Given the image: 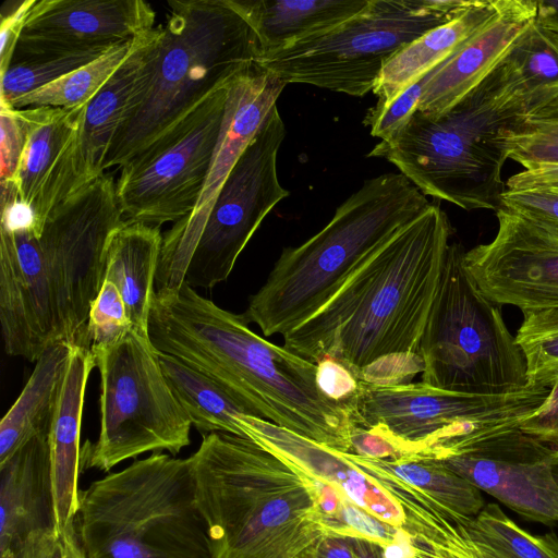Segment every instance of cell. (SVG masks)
Listing matches in <instances>:
<instances>
[{"mask_svg": "<svg viewBox=\"0 0 558 558\" xmlns=\"http://www.w3.org/2000/svg\"><path fill=\"white\" fill-rule=\"evenodd\" d=\"M453 229L430 203L373 253L283 347L315 364L331 357L359 381L392 386L423 372L420 343Z\"/></svg>", "mask_w": 558, "mask_h": 558, "instance_id": "cell-1", "label": "cell"}, {"mask_svg": "<svg viewBox=\"0 0 558 558\" xmlns=\"http://www.w3.org/2000/svg\"><path fill=\"white\" fill-rule=\"evenodd\" d=\"M248 324L183 282L155 292L148 338L157 352L213 379L252 416L349 453L353 424L347 401L319 390L317 364L259 337Z\"/></svg>", "mask_w": 558, "mask_h": 558, "instance_id": "cell-2", "label": "cell"}, {"mask_svg": "<svg viewBox=\"0 0 558 558\" xmlns=\"http://www.w3.org/2000/svg\"><path fill=\"white\" fill-rule=\"evenodd\" d=\"M189 459L214 558H295L330 535L318 484L252 439L206 434Z\"/></svg>", "mask_w": 558, "mask_h": 558, "instance_id": "cell-3", "label": "cell"}, {"mask_svg": "<svg viewBox=\"0 0 558 558\" xmlns=\"http://www.w3.org/2000/svg\"><path fill=\"white\" fill-rule=\"evenodd\" d=\"M168 5L105 170L124 166L263 53L254 29L229 0H172Z\"/></svg>", "mask_w": 558, "mask_h": 558, "instance_id": "cell-4", "label": "cell"}, {"mask_svg": "<svg viewBox=\"0 0 558 558\" xmlns=\"http://www.w3.org/2000/svg\"><path fill=\"white\" fill-rule=\"evenodd\" d=\"M429 205L427 196L400 172L365 180L320 231L282 250L265 283L250 298L244 317L266 337L298 328Z\"/></svg>", "mask_w": 558, "mask_h": 558, "instance_id": "cell-5", "label": "cell"}, {"mask_svg": "<svg viewBox=\"0 0 558 558\" xmlns=\"http://www.w3.org/2000/svg\"><path fill=\"white\" fill-rule=\"evenodd\" d=\"M85 558H214L190 459L153 452L80 490Z\"/></svg>", "mask_w": 558, "mask_h": 558, "instance_id": "cell-6", "label": "cell"}, {"mask_svg": "<svg viewBox=\"0 0 558 558\" xmlns=\"http://www.w3.org/2000/svg\"><path fill=\"white\" fill-rule=\"evenodd\" d=\"M512 119L490 102L484 83L446 112L415 111L392 137L368 157L395 165L425 196L464 210H497L505 192L507 157L504 128Z\"/></svg>", "mask_w": 558, "mask_h": 558, "instance_id": "cell-7", "label": "cell"}, {"mask_svg": "<svg viewBox=\"0 0 558 558\" xmlns=\"http://www.w3.org/2000/svg\"><path fill=\"white\" fill-rule=\"evenodd\" d=\"M549 389L527 384L511 393L484 396L423 381L392 386L360 381L347 403L352 424L380 437L392 459L442 460L518 429L542 405Z\"/></svg>", "mask_w": 558, "mask_h": 558, "instance_id": "cell-8", "label": "cell"}, {"mask_svg": "<svg viewBox=\"0 0 558 558\" xmlns=\"http://www.w3.org/2000/svg\"><path fill=\"white\" fill-rule=\"evenodd\" d=\"M465 250L449 244L420 343L422 380L429 386L496 396L527 385L523 353L501 306L476 286L463 265Z\"/></svg>", "mask_w": 558, "mask_h": 558, "instance_id": "cell-9", "label": "cell"}, {"mask_svg": "<svg viewBox=\"0 0 558 558\" xmlns=\"http://www.w3.org/2000/svg\"><path fill=\"white\" fill-rule=\"evenodd\" d=\"M473 0H369L336 27L262 54L256 63L286 84L301 83L349 96L373 92L388 61Z\"/></svg>", "mask_w": 558, "mask_h": 558, "instance_id": "cell-10", "label": "cell"}, {"mask_svg": "<svg viewBox=\"0 0 558 558\" xmlns=\"http://www.w3.org/2000/svg\"><path fill=\"white\" fill-rule=\"evenodd\" d=\"M100 374L98 440L81 449V470L108 472L145 452L178 454L189 446L192 423L174 397L149 338L131 329L90 349Z\"/></svg>", "mask_w": 558, "mask_h": 558, "instance_id": "cell-11", "label": "cell"}, {"mask_svg": "<svg viewBox=\"0 0 558 558\" xmlns=\"http://www.w3.org/2000/svg\"><path fill=\"white\" fill-rule=\"evenodd\" d=\"M124 222L116 182L106 173L62 201L45 220L39 243L61 342L88 348V314L105 281L107 245Z\"/></svg>", "mask_w": 558, "mask_h": 558, "instance_id": "cell-12", "label": "cell"}, {"mask_svg": "<svg viewBox=\"0 0 558 558\" xmlns=\"http://www.w3.org/2000/svg\"><path fill=\"white\" fill-rule=\"evenodd\" d=\"M231 80L121 167L116 190L125 220L160 227L193 211L218 140Z\"/></svg>", "mask_w": 558, "mask_h": 558, "instance_id": "cell-13", "label": "cell"}, {"mask_svg": "<svg viewBox=\"0 0 558 558\" xmlns=\"http://www.w3.org/2000/svg\"><path fill=\"white\" fill-rule=\"evenodd\" d=\"M284 136V122L275 106L216 199L185 270L190 287L210 289L226 281L264 218L289 196L277 173Z\"/></svg>", "mask_w": 558, "mask_h": 558, "instance_id": "cell-14", "label": "cell"}, {"mask_svg": "<svg viewBox=\"0 0 558 558\" xmlns=\"http://www.w3.org/2000/svg\"><path fill=\"white\" fill-rule=\"evenodd\" d=\"M343 453L398 502L403 533L418 551L433 558H462L469 553L464 526L485 506L478 488L439 460Z\"/></svg>", "mask_w": 558, "mask_h": 558, "instance_id": "cell-15", "label": "cell"}, {"mask_svg": "<svg viewBox=\"0 0 558 558\" xmlns=\"http://www.w3.org/2000/svg\"><path fill=\"white\" fill-rule=\"evenodd\" d=\"M287 84L256 62L229 83L225 114L208 172L193 211L163 234L155 292L178 290L216 199Z\"/></svg>", "mask_w": 558, "mask_h": 558, "instance_id": "cell-16", "label": "cell"}, {"mask_svg": "<svg viewBox=\"0 0 558 558\" xmlns=\"http://www.w3.org/2000/svg\"><path fill=\"white\" fill-rule=\"evenodd\" d=\"M487 243L465 251L463 265L494 303L523 314L558 308V238L504 207Z\"/></svg>", "mask_w": 558, "mask_h": 558, "instance_id": "cell-17", "label": "cell"}, {"mask_svg": "<svg viewBox=\"0 0 558 558\" xmlns=\"http://www.w3.org/2000/svg\"><path fill=\"white\" fill-rule=\"evenodd\" d=\"M553 450L518 428L439 461L521 515L553 524L558 522V486L550 469Z\"/></svg>", "mask_w": 558, "mask_h": 558, "instance_id": "cell-18", "label": "cell"}, {"mask_svg": "<svg viewBox=\"0 0 558 558\" xmlns=\"http://www.w3.org/2000/svg\"><path fill=\"white\" fill-rule=\"evenodd\" d=\"M0 323L7 354L36 362L59 340L39 235L0 227Z\"/></svg>", "mask_w": 558, "mask_h": 558, "instance_id": "cell-19", "label": "cell"}, {"mask_svg": "<svg viewBox=\"0 0 558 558\" xmlns=\"http://www.w3.org/2000/svg\"><path fill=\"white\" fill-rule=\"evenodd\" d=\"M235 420L245 438L276 453L312 481L331 487L369 517L404 531V515L398 502L343 452L260 417L240 415Z\"/></svg>", "mask_w": 558, "mask_h": 558, "instance_id": "cell-20", "label": "cell"}, {"mask_svg": "<svg viewBox=\"0 0 558 558\" xmlns=\"http://www.w3.org/2000/svg\"><path fill=\"white\" fill-rule=\"evenodd\" d=\"M143 0H33L17 43L34 47L113 46L155 27Z\"/></svg>", "mask_w": 558, "mask_h": 558, "instance_id": "cell-21", "label": "cell"}, {"mask_svg": "<svg viewBox=\"0 0 558 558\" xmlns=\"http://www.w3.org/2000/svg\"><path fill=\"white\" fill-rule=\"evenodd\" d=\"M160 32V27H155L140 36L132 53L86 104L75 141L54 189V207L105 173V162L112 140L158 43Z\"/></svg>", "mask_w": 558, "mask_h": 558, "instance_id": "cell-22", "label": "cell"}, {"mask_svg": "<svg viewBox=\"0 0 558 558\" xmlns=\"http://www.w3.org/2000/svg\"><path fill=\"white\" fill-rule=\"evenodd\" d=\"M495 16L458 51L429 71L416 111L439 116L478 87L536 20L537 0H498Z\"/></svg>", "mask_w": 558, "mask_h": 558, "instance_id": "cell-23", "label": "cell"}, {"mask_svg": "<svg viewBox=\"0 0 558 558\" xmlns=\"http://www.w3.org/2000/svg\"><path fill=\"white\" fill-rule=\"evenodd\" d=\"M0 480V558H9L33 533L56 529L48 433L1 463Z\"/></svg>", "mask_w": 558, "mask_h": 558, "instance_id": "cell-24", "label": "cell"}, {"mask_svg": "<svg viewBox=\"0 0 558 558\" xmlns=\"http://www.w3.org/2000/svg\"><path fill=\"white\" fill-rule=\"evenodd\" d=\"M493 106L515 120L558 98V34L535 20L483 82Z\"/></svg>", "mask_w": 558, "mask_h": 558, "instance_id": "cell-25", "label": "cell"}, {"mask_svg": "<svg viewBox=\"0 0 558 558\" xmlns=\"http://www.w3.org/2000/svg\"><path fill=\"white\" fill-rule=\"evenodd\" d=\"M95 360L90 349L73 344L48 430L56 530L76 524L80 508V435L85 391Z\"/></svg>", "mask_w": 558, "mask_h": 558, "instance_id": "cell-26", "label": "cell"}, {"mask_svg": "<svg viewBox=\"0 0 558 558\" xmlns=\"http://www.w3.org/2000/svg\"><path fill=\"white\" fill-rule=\"evenodd\" d=\"M85 107L29 108L31 130L14 184L43 227L58 179L83 120Z\"/></svg>", "mask_w": 558, "mask_h": 558, "instance_id": "cell-27", "label": "cell"}, {"mask_svg": "<svg viewBox=\"0 0 558 558\" xmlns=\"http://www.w3.org/2000/svg\"><path fill=\"white\" fill-rule=\"evenodd\" d=\"M498 0H473L463 12L428 31L398 53L385 65L373 89L380 108L425 73L458 51L497 13Z\"/></svg>", "mask_w": 558, "mask_h": 558, "instance_id": "cell-28", "label": "cell"}, {"mask_svg": "<svg viewBox=\"0 0 558 558\" xmlns=\"http://www.w3.org/2000/svg\"><path fill=\"white\" fill-rule=\"evenodd\" d=\"M162 240L160 227L125 220L106 251L105 280L118 288L133 329L146 338Z\"/></svg>", "mask_w": 558, "mask_h": 558, "instance_id": "cell-29", "label": "cell"}, {"mask_svg": "<svg viewBox=\"0 0 558 558\" xmlns=\"http://www.w3.org/2000/svg\"><path fill=\"white\" fill-rule=\"evenodd\" d=\"M369 0H229L254 29L264 53L325 33L363 10Z\"/></svg>", "mask_w": 558, "mask_h": 558, "instance_id": "cell-30", "label": "cell"}, {"mask_svg": "<svg viewBox=\"0 0 558 558\" xmlns=\"http://www.w3.org/2000/svg\"><path fill=\"white\" fill-rule=\"evenodd\" d=\"M72 345L54 343L35 362L22 392L0 422V464L33 437L48 433Z\"/></svg>", "mask_w": 558, "mask_h": 558, "instance_id": "cell-31", "label": "cell"}, {"mask_svg": "<svg viewBox=\"0 0 558 558\" xmlns=\"http://www.w3.org/2000/svg\"><path fill=\"white\" fill-rule=\"evenodd\" d=\"M158 356L174 397L202 436L220 432L245 438L235 420L251 415L245 408L206 375L168 354Z\"/></svg>", "mask_w": 558, "mask_h": 558, "instance_id": "cell-32", "label": "cell"}, {"mask_svg": "<svg viewBox=\"0 0 558 558\" xmlns=\"http://www.w3.org/2000/svg\"><path fill=\"white\" fill-rule=\"evenodd\" d=\"M113 46L64 48L17 43L8 68L1 72L0 105H8L90 63Z\"/></svg>", "mask_w": 558, "mask_h": 558, "instance_id": "cell-33", "label": "cell"}, {"mask_svg": "<svg viewBox=\"0 0 558 558\" xmlns=\"http://www.w3.org/2000/svg\"><path fill=\"white\" fill-rule=\"evenodd\" d=\"M138 37L114 45L90 63L4 106L13 109L86 106L132 53Z\"/></svg>", "mask_w": 558, "mask_h": 558, "instance_id": "cell-34", "label": "cell"}, {"mask_svg": "<svg viewBox=\"0 0 558 558\" xmlns=\"http://www.w3.org/2000/svg\"><path fill=\"white\" fill-rule=\"evenodd\" d=\"M465 530L480 558H558L555 533L533 535L496 504L485 505Z\"/></svg>", "mask_w": 558, "mask_h": 558, "instance_id": "cell-35", "label": "cell"}, {"mask_svg": "<svg viewBox=\"0 0 558 558\" xmlns=\"http://www.w3.org/2000/svg\"><path fill=\"white\" fill-rule=\"evenodd\" d=\"M501 136L508 159L523 168L558 165V98L539 111L507 124Z\"/></svg>", "mask_w": 558, "mask_h": 558, "instance_id": "cell-36", "label": "cell"}, {"mask_svg": "<svg viewBox=\"0 0 558 558\" xmlns=\"http://www.w3.org/2000/svg\"><path fill=\"white\" fill-rule=\"evenodd\" d=\"M515 340L527 384L550 388L558 383V308L524 313Z\"/></svg>", "mask_w": 558, "mask_h": 558, "instance_id": "cell-37", "label": "cell"}, {"mask_svg": "<svg viewBox=\"0 0 558 558\" xmlns=\"http://www.w3.org/2000/svg\"><path fill=\"white\" fill-rule=\"evenodd\" d=\"M133 329L125 303L118 288L105 280L92 303L86 339L89 349L110 344Z\"/></svg>", "mask_w": 558, "mask_h": 558, "instance_id": "cell-38", "label": "cell"}, {"mask_svg": "<svg viewBox=\"0 0 558 558\" xmlns=\"http://www.w3.org/2000/svg\"><path fill=\"white\" fill-rule=\"evenodd\" d=\"M428 80L429 71L387 105L368 109L363 124L369 128L371 134L380 141L396 135L416 111Z\"/></svg>", "mask_w": 558, "mask_h": 558, "instance_id": "cell-39", "label": "cell"}, {"mask_svg": "<svg viewBox=\"0 0 558 558\" xmlns=\"http://www.w3.org/2000/svg\"><path fill=\"white\" fill-rule=\"evenodd\" d=\"M29 130L31 116L28 109L0 106L1 183H14Z\"/></svg>", "mask_w": 558, "mask_h": 558, "instance_id": "cell-40", "label": "cell"}, {"mask_svg": "<svg viewBox=\"0 0 558 558\" xmlns=\"http://www.w3.org/2000/svg\"><path fill=\"white\" fill-rule=\"evenodd\" d=\"M513 211L558 238V194L547 191H507L500 206Z\"/></svg>", "mask_w": 558, "mask_h": 558, "instance_id": "cell-41", "label": "cell"}, {"mask_svg": "<svg viewBox=\"0 0 558 558\" xmlns=\"http://www.w3.org/2000/svg\"><path fill=\"white\" fill-rule=\"evenodd\" d=\"M9 558H85L76 524L64 530L50 529L29 535Z\"/></svg>", "mask_w": 558, "mask_h": 558, "instance_id": "cell-42", "label": "cell"}, {"mask_svg": "<svg viewBox=\"0 0 558 558\" xmlns=\"http://www.w3.org/2000/svg\"><path fill=\"white\" fill-rule=\"evenodd\" d=\"M316 383L326 397L343 402L354 396L360 381L343 364L325 357L317 363Z\"/></svg>", "mask_w": 558, "mask_h": 558, "instance_id": "cell-43", "label": "cell"}, {"mask_svg": "<svg viewBox=\"0 0 558 558\" xmlns=\"http://www.w3.org/2000/svg\"><path fill=\"white\" fill-rule=\"evenodd\" d=\"M519 428L537 440L558 448V383L550 387L542 405Z\"/></svg>", "mask_w": 558, "mask_h": 558, "instance_id": "cell-44", "label": "cell"}, {"mask_svg": "<svg viewBox=\"0 0 558 558\" xmlns=\"http://www.w3.org/2000/svg\"><path fill=\"white\" fill-rule=\"evenodd\" d=\"M506 190L512 192L547 191L558 194V165H535L511 175Z\"/></svg>", "mask_w": 558, "mask_h": 558, "instance_id": "cell-45", "label": "cell"}, {"mask_svg": "<svg viewBox=\"0 0 558 558\" xmlns=\"http://www.w3.org/2000/svg\"><path fill=\"white\" fill-rule=\"evenodd\" d=\"M33 0L16 2L15 7L2 14L1 20V48H0V71L3 72L13 56L15 46L20 38L23 23Z\"/></svg>", "mask_w": 558, "mask_h": 558, "instance_id": "cell-46", "label": "cell"}, {"mask_svg": "<svg viewBox=\"0 0 558 558\" xmlns=\"http://www.w3.org/2000/svg\"><path fill=\"white\" fill-rule=\"evenodd\" d=\"M295 558H355L352 537L325 535Z\"/></svg>", "mask_w": 558, "mask_h": 558, "instance_id": "cell-47", "label": "cell"}, {"mask_svg": "<svg viewBox=\"0 0 558 558\" xmlns=\"http://www.w3.org/2000/svg\"><path fill=\"white\" fill-rule=\"evenodd\" d=\"M536 21L558 34V0H537Z\"/></svg>", "mask_w": 558, "mask_h": 558, "instance_id": "cell-48", "label": "cell"}, {"mask_svg": "<svg viewBox=\"0 0 558 558\" xmlns=\"http://www.w3.org/2000/svg\"><path fill=\"white\" fill-rule=\"evenodd\" d=\"M355 558H385L384 546L365 537H352Z\"/></svg>", "mask_w": 558, "mask_h": 558, "instance_id": "cell-49", "label": "cell"}, {"mask_svg": "<svg viewBox=\"0 0 558 558\" xmlns=\"http://www.w3.org/2000/svg\"><path fill=\"white\" fill-rule=\"evenodd\" d=\"M550 469L553 477L558 486V448H554L550 457Z\"/></svg>", "mask_w": 558, "mask_h": 558, "instance_id": "cell-50", "label": "cell"}, {"mask_svg": "<svg viewBox=\"0 0 558 558\" xmlns=\"http://www.w3.org/2000/svg\"><path fill=\"white\" fill-rule=\"evenodd\" d=\"M413 558H422V557H420V556L415 555Z\"/></svg>", "mask_w": 558, "mask_h": 558, "instance_id": "cell-51", "label": "cell"}]
</instances>
